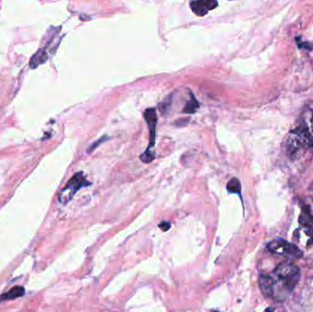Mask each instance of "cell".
Instances as JSON below:
<instances>
[{
    "label": "cell",
    "mask_w": 313,
    "mask_h": 312,
    "mask_svg": "<svg viewBox=\"0 0 313 312\" xmlns=\"http://www.w3.org/2000/svg\"><path fill=\"white\" fill-rule=\"evenodd\" d=\"M274 273L277 276V278L283 282V287L288 293L293 291L300 277L299 267L290 262H284L279 264L275 268Z\"/></svg>",
    "instance_id": "obj_1"
},
{
    "label": "cell",
    "mask_w": 313,
    "mask_h": 312,
    "mask_svg": "<svg viewBox=\"0 0 313 312\" xmlns=\"http://www.w3.org/2000/svg\"><path fill=\"white\" fill-rule=\"evenodd\" d=\"M144 118L147 122V128L149 131V143L147 149L140 155L139 158L144 163L147 164L155 159V154L154 152L151 151V148L155 146V139H156V123H158L156 109L147 108V110L144 112Z\"/></svg>",
    "instance_id": "obj_2"
},
{
    "label": "cell",
    "mask_w": 313,
    "mask_h": 312,
    "mask_svg": "<svg viewBox=\"0 0 313 312\" xmlns=\"http://www.w3.org/2000/svg\"><path fill=\"white\" fill-rule=\"evenodd\" d=\"M90 184L91 183L85 179L83 172L75 173L72 177V179L68 181V183L66 184L65 188L62 189V191L60 192L59 201L61 203L66 204L73 199L74 194L77 193L80 189L89 186Z\"/></svg>",
    "instance_id": "obj_3"
},
{
    "label": "cell",
    "mask_w": 313,
    "mask_h": 312,
    "mask_svg": "<svg viewBox=\"0 0 313 312\" xmlns=\"http://www.w3.org/2000/svg\"><path fill=\"white\" fill-rule=\"evenodd\" d=\"M267 249L273 253L281 256L299 259L303 257V252L297 245L290 243L283 239H276L267 243Z\"/></svg>",
    "instance_id": "obj_4"
},
{
    "label": "cell",
    "mask_w": 313,
    "mask_h": 312,
    "mask_svg": "<svg viewBox=\"0 0 313 312\" xmlns=\"http://www.w3.org/2000/svg\"><path fill=\"white\" fill-rule=\"evenodd\" d=\"M290 134L295 136V138L297 139V141L299 143V145L303 146L304 147H312V135L309 132L308 126L306 124L305 122H302L296 129L291 130Z\"/></svg>",
    "instance_id": "obj_5"
},
{
    "label": "cell",
    "mask_w": 313,
    "mask_h": 312,
    "mask_svg": "<svg viewBox=\"0 0 313 312\" xmlns=\"http://www.w3.org/2000/svg\"><path fill=\"white\" fill-rule=\"evenodd\" d=\"M218 6V2L215 0H201V1H192L190 7L194 11V14L199 17H203L207 14L210 10H214Z\"/></svg>",
    "instance_id": "obj_6"
},
{
    "label": "cell",
    "mask_w": 313,
    "mask_h": 312,
    "mask_svg": "<svg viewBox=\"0 0 313 312\" xmlns=\"http://www.w3.org/2000/svg\"><path fill=\"white\" fill-rule=\"evenodd\" d=\"M258 285L264 296L267 298H274L276 282L270 275H260L258 278Z\"/></svg>",
    "instance_id": "obj_7"
},
{
    "label": "cell",
    "mask_w": 313,
    "mask_h": 312,
    "mask_svg": "<svg viewBox=\"0 0 313 312\" xmlns=\"http://www.w3.org/2000/svg\"><path fill=\"white\" fill-rule=\"evenodd\" d=\"M299 224L303 226L306 231V234L313 238V215L310 211V208L308 205L301 207V213L299 217Z\"/></svg>",
    "instance_id": "obj_8"
},
{
    "label": "cell",
    "mask_w": 313,
    "mask_h": 312,
    "mask_svg": "<svg viewBox=\"0 0 313 312\" xmlns=\"http://www.w3.org/2000/svg\"><path fill=\"white\" fill-rule=\"evenodd\" d=\"M25 294V289L20 286H16L14 288L10 289L7 293L3 294L1 296L2 300H9V299H14V298H20Z\"/></svg>",
    "instance_id": "obj_9"
},
{
    "label": "cell",
    "mask_w": 313,
    "mask_h": 312,
    "mask_svg": "<svg viewBox=\"0 0 313 312\" xmlns=\"http://www.w3.org/2000/svg\"><path fill=\"white\" fill-rule=\"evenodd\" d=\"M227 191L230 193H235V194H241V183H240L239 179L236 178L231 179L228 183H227Z\"/></svg>",
    "instance_id": "obj_10"
},
{
    "label": "cell",
    "mask_w": 313,
    "mask_h": 312,
    "mask_svg": "<svg viewBox=\"0 0 313 312\" xmlns=\"http://www.w3.org/2000/svg\"><path fill=\"white\" fill-rule=\"evenodd\" d=\"M198 106V102L196 101V99L194 98V97H193L192 100H191V101L186 105V106H185L183 112H184V113H187V114H193V113L195 112L196 108H197Z\"/></svg>",
    "instance_id": "obj_11"
},
{
    "label": "cell",
    "mask_w": 313,
    "mask_h": 312,
    "mask_svg": "<svg viewBox=\"0 0 313 312\" xmlns=\"http://www.w3.org/2000/svg\"><path fill=\"white\" fill-rule=\"evenodd\" d=\"M159 227H160L162 231L167 232L168 230L171 228V224H170V223H168V222H162V224L159 225Z\"/></svg>",
    "instance_id": "obj_12"
},
{
    "label": "cell",
    "mask_w": 313,
    "mask_h": 312,
    "mask_svg": "<svg viewBox=\"0 0 313 312\" xmlns=\"http://www.w3.org/2000/svg\"><path fill=\"white\" fill-rule=\"evenodd\" d=\"M311 123H312V128H313V116H312V119H311Z\"/></svg>",
    "instance_id": "obj_13"
}]
</instances>
